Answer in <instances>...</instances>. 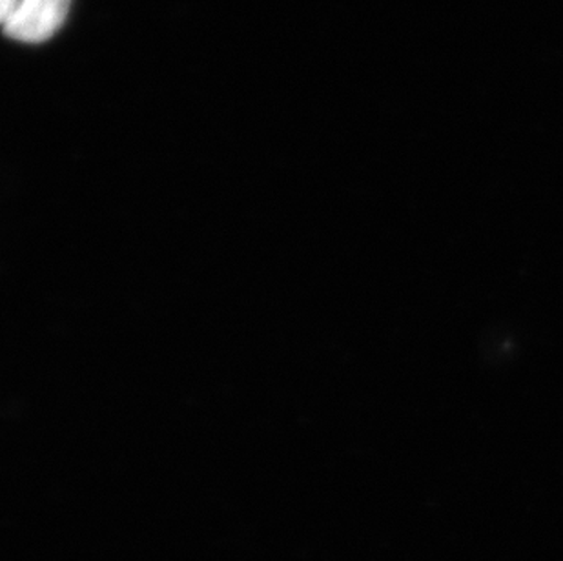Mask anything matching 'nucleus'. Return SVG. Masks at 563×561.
<instances>
[{
	"label": "nucleus",
	"instance_id": "2",
	"mask_svg": "<svg viewBox=\"0 0 563 561\" xmlns=\"http://www.w3.org/2000/svg\"><path fill=\"white\" fill-rule=\"evenodd\" d=\"M21 0H0V22H5L15 13Z\"/></svg>",
	"mask_w": 563,
	"mask_h": 561
},
{
	"label": "nucleus",
	"instance_id": "1",
	"mask_svg": "<svg viewBox=\"0 0 563 561\" xmlns=\"http://www.w3.org/2000/svg\"><path fill=\"white\" fill-rule=\"evenodd\" d=\"M69 8L71 0H21L15 13L2 22V28L16 43H46L68 19Z\"/></svg>",
	"mask_w": 563,
	"mask_h": 561
}]
</instances>
